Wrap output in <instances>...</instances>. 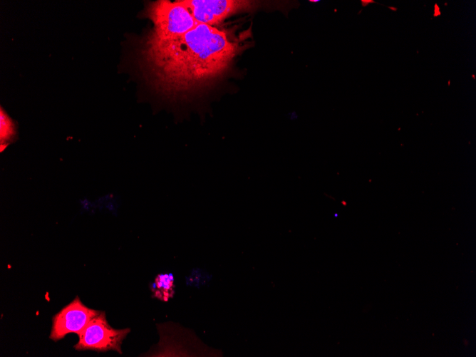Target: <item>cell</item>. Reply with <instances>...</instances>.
<instances>
[{"instance_id":"1","label":"cell","mask_w":476,"mask_h":357,"mask_svg":"<svg viewBox=\"0 0 476 357\" xmlns=\"http://www.w3.org/2000/svg\"><path fill=\"white\" fill-rule=\"evenodd\" d=\"M138 61L145 78L170 98H188L204 90L229 67L239 42L227 30L197 24L167 38L146 34Z\"/></svg>"},{"instance_id":"2","label":"cell","mask_w":476,"mask_h":357,"mask_svg":"<svg viewBox=\"0 0 476 357\" xmlns=\"http://www.w3.org/2000/svg\"><path fill=\"white\" fill-rule=\"evenodd\" d=\"M144 15L154 25L148 33L160 38L183 34L197 24L182 0H158L149 3L145 9Z\"/></svg>"},{"instance_id":"3","label":"cell","mask_w":476,"mask_h":357,"mask_svg":"<svg viewBox=\"0 0 476 357\" xmlns=\"http://www.w3.org/2000/svg\"><path fill=\"white\" fill-rule=\"evenodd\" d=\"M130 331L129 328H113L106 320L105 312L100 311L78 334L79 340L74 348L78 351L112 350L122 353L121 344Z\"/></svg>"},{"instance_id":"4","label":"cell","mask_w":476,"mask_h":357,"mask_svg":"<svg viewBox=\"0 0 476 357\" xmlns=\"http://www.w3.org/2000/svg\"><path fill=\"white\" fill-rule=\"evenodd\" d=\"M197 24L218 25L227 17L255 9L258 1L247 0H182Z\"/></svg>"},{"instance_id":"5","label":"cell","mask_w":476,"mask_h":357,"mask_svg":"<svg viewBox=\"0 0 476 357\" xmlns=\"http://www.w3.org/2000/svg\"><path fill=\"white\" fill-rule=\"evenodd\" d=\"M100 312L87 307L76 296L53 316L50 338L56 341L70 333L78 335Z\"/></svg>"},{"instance_id":"6","label":"cell","mask_w":476,"mask_h":357,"mask_svg":"<svg viewBox=\"0 0 476 357\" xmlns=\"http://www.w3.org/2000/svg\"><path fill=\"white\" fill-rule=\"evenodd\" d=\"M175 279L172 274L157 275L152 286L153 296L163 301H167L175 294Z\"/></svg>"},{"instance_id":"7","label":"cell","mask_w":476,"mask_h":357,"mask_svg":"<svg viewBox=\"0 0 476 357\" xmlns=\"http://www.w3.org/2000/svg\"><path fill=\"white\" fill-rule=\"evenodd\" d=\"M1 147L6 144L15 135L14 123L9 115L1 109Z\"/></svg>"},{"instance_id":"8","label":"cell","mask_w":476,"mask_h":357,"mask_svg":"<svg viewBox=\"0 0 476 357\" xmlns=\"http://www.w3.org/2000/svg\"><path fill=\"white\" fill-rule=\"evenodd\" d=\"M434 16H440V11L439 6H438L437 4H435V11H434Z\"/></svg>"}]
</instances>
